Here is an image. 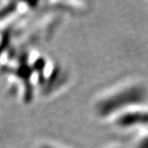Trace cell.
I'll return each mask as SVG.
<instances>
[{"label":"cell","mask_w":148,"mask_h":148,"mask_svg":"<svg viewBox=\"0 0 148 148\" xmlns=\"http://www.w3.org/2000/svg\"><path fill=\"white\" fill-rule=\"evenodd\" d=\"M145 88L141 83L129 81L110 88L94 101V114L100 119H114L120 114L143 105Z\"/></svg>","instance_id":"obj_1"},{"label":"cell","mask_w":148,"mask_h":148,"mask_svg":"<svg viewBox=\"0 0 148 148\" xmlns=\"http://www.w3.org/2000/svg\"><path fill=\"white\" fill-rule=\"evenodd\" d=\"M37 148H66L60 145V144L54 143H49V141H43V143H40Z\"/></svg>","instance_id":"obj_2"},{"label":"cell","mask_w":148,"mask_h":148,"mask_svg":"<svg viewBox=\"0 0 148 148\" xmlns=\"http://www.w3.org/2000/svg\"><path fill=\"white\" fill-rule=\"evenodd\" d=\"M105 148H126V147L123 145H119V144H112V145H109Z\"/></svg>","instance_id":"obj_3"}]
</instances>
